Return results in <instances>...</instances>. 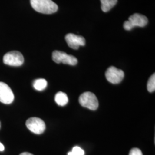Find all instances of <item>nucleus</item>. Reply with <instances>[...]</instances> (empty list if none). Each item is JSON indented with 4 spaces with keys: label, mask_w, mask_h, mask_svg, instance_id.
Returning <instances> with one entry per match:
<instances>
[{
    "label": "nucleus",
    "mask_w": 155,
    "mask_h": 155,
    "mask_svg": "<svg viewBox=\"0 0 155 155\" xmlns=\"http://www.w3.org/2000/svg\"><path fill=\"white\" fill-rule=\"evenodd\" d=\"M31 5L36 11L43 14H52L58 9V6L52 0H30Z\"/></svg>",
    "instance_id": "nucleus-1"
},
{
    "label": "nucleus",
    "mask_w": 155,
    "mask_h": 155,
    "mask_svg": "<svg viewBox=\"0 0 155 155\" xmlns=\"http://www.w3.org/2000/svg\"><path fill=\"white\" fill-rule=\"evenodd\" d=\"M148 22L146 16L140 13H134L129 17L127 21L124 23V28L127 31H130L134 27H144Z\"/></svg>",
    "instance_id": "nucleus-2"
},
{
    "label": "nucleus",
    "mask_w": 155,
    "mask_h": 155,
    "mask_svg": "<svg viewBox=\"0 0 155 155\" xmlns=\"http://www.w3.org/2000/svg\"><path fill=\"white\" fill-rule=\"evenodd\" d=\"M79 102L82 106L91 110H97L99 105L98 101L95 95L89 91L81 94L79 98Z\"/></svg>",
    "instance_id": "nucleus-3"
},
{
    "label": "nucleus",
    "mask_w": 155,
    "mask_h": 155,
    "mask_svg": "<svg viewBox=\"0 0 155 155\" xmlns=\"http://www.w3.org/2000/svg\"><path fill=\"white\" fill-rule=\"evenodd\" d=\"M4 64L11 66L18 67L22 65L24 59L22 54L18 51H12L6 53L3 58Z\"/></svg>",
    "instance_id": "nucleus-4"
},
{
    "label": "nucleus",
    "mask_w": 155,
    "mask_h": 155,
    "mask_svg": "<svg viewBox=\"0 0 155 155\" xmlns=\"http://www.w3.org/2000/svg\"><path fill=\"white\" fill-rule=\"evenodd\" d=\"M52 59L56 63H62L65 64L75 66L78 63L77 59L71 55L60 51H54L52 53Z\"/></svg>",
    "instance_id": "nucleus-5"
},
{
    "label": "nucleus",
    "mask_w": 155,
    "mask_h": 155,
    "mask_svg": "<svg viewBox=\"0 0 155 155\" xmlns=\"http://www.w3.org/2000/svg\"><path fill=\"white\" fill-rule=\"evenodd\" d=\"M26 126L30 131L37 134L43 133L45 129V122L38 117L29 118L26 122Z\"/></svg>",
    "instance_id": "nucleus-6"
},
{
    "label": "nucleus",
    "mask_w": 155,
    "mask_h": 155,
    "mask_svg": "<svg viewBox=\"0 0 155 155\" xmlns=\"http://www.w3.org/2000/svg\"><path fill=\"white\" fill-rule=\"evenodd\" d=\"M106 79L113 84L120 83L124 78V71L117 68L116 67L111 66L108 68L105 72Z\"/></svg>",
    "instance_id": "nucleus-7"
},
{
    "label": "nucleus",
    "mask_w": 155,
    "mask_h": 155,
    "mask_svg": "<svg viewBox=\"0 0 155 155\" xmlns=\"http://www.w3.org/2000/svg\"><path fill=\"white\" fill-rule=\"evenodd\" d=\"M14 100V94L9 86L0 82V102L4 104H11Z\"/></svg>",
    "instance_id": "nucleus-8"
},
{
    "label": "nucleus",
    "mask_w": 155,
    "mask_h": 155,
    "mask_svg": "<svg viewBox=\"0 0 155 155\" xmlns=\"http://www.w3.org/2000/svg\"><path fill=\"white\" fill-rule=\"evenodd\" d=\"M65 40L69 47L74 50H78L80 46H84L86 43L85 39L73 33H68L65 36Z\"/></svg>",
    "instance_id": "nucleus-9"
},
{
    "label": "nucleus",
    "mask_w": 155,
    "mask_h": 155,
    "mask_svg": "<svg viewBox=\"0 0 155 155\" xmlns=\"http://www.w3.org/2000/svg\"><path fill=\"white\" fill-rule=\"evenodd\" d=\"M55 100L56 103L61 106L66 105L68 102V98L67 94L61 91H59L56 94Z\"/></svg>",
    "instance_id": "nucleus-10"
},
{
    "label": "nucleus",
    "mask_w": 155,
    "mask_h": 155,
    "mask_svg": "<svg viewBox=\"0 0 155 155\" xmlns=\"http://www.w3.org/2000/svg\"><path fill=\"white\" fill-rule=\"evenodd\" d=\"M101 2V9L104 12L109 11L117 2V0H100Z\"/></svg>",
    "instance_id": "nucleus-11"
},
{
    "label": "nucleus",
    "mask_w": 155,
    "mask_h": 155,
    "mask_svg": "<svg viewBox=\"0 0 155 155\" xmlns=\"http://www.w3.org/2000/svg\"><path fill=\"white\" fill-rule=\"evenodd\" d=\"M33 87L38 91H43L47 86V82L45 79H38L33 82Z\"/></svg>",
    "instance_id": "nucleus-12"
},
{
    "label": "nucleus",
    "mask_w": 155,
    "mask_h": 155,
    "mask_svg": "<svg viewBox=\"0 0 155 155\" xmlns=\"http://www.w3.org/2000/svg\"><path fill=\"white\" fill-rule=\"evenodd\" d=\"M147 90L150 93H152L155 90V75L153 74L150 77L147 83Z\"/></svg>",
    "instance_id": "nucleus-13"
},
{
    "label": "nucleus",
    "mask_w": 155,
    "mask_h": 155,
    "mask_svg": "<svg viewBox=\"0 0 155 155\" xmlns=\"http://www.w3.org/2000/svg\"><path fill=\"white\" fill-rule=\"evenodd\" d=\"M68 155H84V151L79 147H74L72 151L68 153Z\"/></svg>",
    "instance_id": "nucleus-14"
},
{
    "label": "nucleus",
    "mask_w": 155,
    "mask_h": 155,
    "mask_svg": "<svg viewBox=\"0 0 155 155\" xmlns=\"http://www.w3.org/2000/svg\"><path fill=\"white\" fill-rule=\"evenodd\" d=\"M129 155H143L141 150L137 148H133L132 150H130Z\"/></svg>",
    "instance_id": "nucleus-15"
},
{
    "label": "nucleus",
    "mask_w": 155,
    "mask_h": 155,
    "mask_svg": "<svg viewBox=\"0 0 155 155\" xmlns=\"http://www.w3.org/2000/svg\"><path fill=\"white\" fill-rule=\"evenodd\" d=\"M4 150H5V147H4V146L3 145V144L0 143V151H1V152L4 151Z\"/></svg>",
    "instance_id": "nucleus-16"
},
{
    "label": "nucleus",
    "mask_w": 155,
    "mask_h": 155,
    "mask_svg": "<svg viewBox=\"0 0 155 155\" xmlns=\"http://www.w3.org/2000/svg\"><path fill=\"white\" fill-rule=\"evenodd\" d=\"M20 155H33L29 152H23L22 153H21Z\"/></svg>",
    "instance_id": "nucleus-17"
}]
</instances>
